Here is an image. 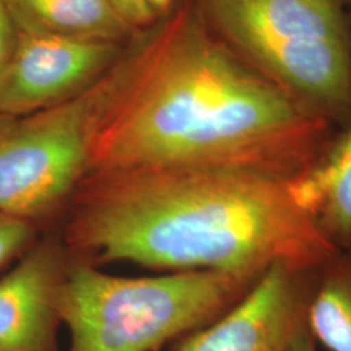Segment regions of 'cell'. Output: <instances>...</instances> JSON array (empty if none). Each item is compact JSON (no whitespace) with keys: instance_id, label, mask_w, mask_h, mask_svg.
<instances>
[{"instance_id":"6da1fadb","label":"cell","mask_w":351,"mask_h":351,"mask_svg":"<svg viewBox=\"0 0 351 351\" xmlns=\"http://www.w3.org/2000/svg\"><path fill=\"white\" fill-rule=\"evenodd\" d=\"M336 128L245 63L189 0L130 39L91 171L229 168L293 182Z\"/></svg>"},{"instance_id":"7a4b0ae2","label":"cell","mask_w":351,"mask_h":351,"mask_svg":"<svg viewBox=\"0 0 351 351\" xmlns=\"http://www.w3.org/2000/svg\"><path fill=\"white\" fill-rule=\"evenodd\" d=\"M71 259L255 281L271 265L319 268L336 250L289 182L249 171L147 165L91 171L64 208Z\"/></svg>"},{"instance_id":"3957f363","label":"cell","mask_w":351,"mask_h":351,"mask_svg":"<svg viewBox=\"0 0 351 351\" xmlns=\"http://www.w3.org/2000/svg\"><path fill=\"white\" fill-rule=\"evenodd\" d=\"M193 4L245 63L335 128L351 125V33L345 0Z\"/></svg>"},{"instance_id":"277c9868","label":"cell","mask_w":351,"mask_h":351,"mask_svg":"<svg viewBox=\"0 0 351 351\" xmlns=\"http://www.w3.org/2000/svg\"><path fill=\"white\" fill-rule=\"evenodd\" d=\"M255 281L213 271L113 276L69 259L58 297L68 351H159L224 314Z\"/></svg>"},{"instance_id":"5b68a950","label":"cell","mask_w":351,"mask_h":351,"mask_svg":"<svg viewBox=\"0 0 351 351\" xmlns=\"http://www.w3.org/2000/svg\"><path fill=\"white\" fill-rule=\"evenodd\" d=\"M119 62L91 88L37 112L0 113V213L46 229L90 172L94 139L126 65Z\"/></svg>"},{"instance_id":"8992f818","label":"cell","mask_w":351,"mask_h":351,"mask_svg":"<svg viewBox=\"0 0 351 351\" xmlns=\"http://www.w3.org/2000/svg\"><path fill=\"white\" fill-rule=\"evenodd\" d=\"M319 268L271 265L239 301L210 324L177 339L172 351H288L306 324Z\"/></svg>"},{"instance_id":"52a82bcc","label":"cell","mask_w":351,"mask_h":351,"mask_svg":"<svg viewBox=\"0 0 351 351\" xmlns=\"http://www.w3.org/2000/svg\"><path fill=\"white\" fill-rule=\"evenodd\" d=\"M16 30L0 85V113L23 116L69 101L91 88L123 56L128 43Z\"/></svg>"},{"instance_id":"ba28073f","label":"cell","mask_w":351,"mask_h":351,"mask_svg":"<svg viewBox=\"0 0 351 351\" xmlns=\"http://www.w3.org/2000/svg\"><path fill=\"white\" fill-rule=\"evenodd\" d=\"M69 259L60 237L42 232L0 276V351H58V297Z\"/></svg>"},{"instance_id":"9c48e42d","label":"cell","mask_w":351,"mask_h":351,"mask_svg":"<svg viewBox=\"0 0 351 351\" xmlns=\"http://www.w3.org/2000/svg\"><path fill=\"white\" fill-rule=\"evenodd\" d=\"M323 237L351 250V125L333 136L313 167L289 184Z\"/></svg>"},{"instance_id":"30bf717a","label":"cell","mask_w":351,"mask_h":351,"mask_svg":"<svg viewBox=\"0 0 351 351\" xmlns=\"http://www.w3.org/2000/svg\"><path fill=\"white\" fill-rule=\"evenodd\" d=\"M13 25L56 37L128 43L136 34L110 0H5Z\"/></svg>"},{"instance_id":"8fae6325","label":"cell","mask_w":351,"mask_h":351,"mask_svg":"<svg viewBox=\"0 0 351 351\" xmlns=\"http://www.w3.org/2000/svg\"><path fill=\"white\" fill-rule=\"evenodd\" d=\"M306 324L328 351H351V250L337 251L315 278Z\"/></svg>"},{"instance_id":"7c38bea8","label":"cell","mask_w":351,"mask_h":351,"mask_svg":"<svg viewBox=\"0 0 351 351\" xmlns=\"http://www.w3.org/2000/svg\"><path fill=\"white\" fill-rule=\"evenodd\" d=\"M189 0H110L113 10L134 33L158 25Z\"/></svg>"},{"instance_id":"4fadbf2b","label":"cell","mask_w":351,"mask_h":351,"mask_svg":"<svg viewBox=\"0 0 351 351\" xmlns=\"http://www.w3.org/2000/svg\"><path fill=\"white\" fill-rule=\"evenodd\" d=\"M39 226L0 213V272L12 265L42 234Z\"/></svg>"},{"instance_id":"5bb4252c","label":"cell","mask_w":351,"mask_h":351,"mask_svg":"<svg viewBox=\"0 0 351 351\" xmlns=\"http://www.w3.org/2000/svg\"><path fill=\"white\" fill-rule=\"evenodd\" d=\"M16 43V30L5 0H0V85L11 63Z\"/></svg>"},{"instance_id":"9a60e30c","label":"cell","mask_w":351,"mask_h":351,"mask_svg":"<svg viewBox=\"0 0 351 351\" xmlns=\"http://www.w3.org/2000/svg\"><path fill=\"white\" fill-rule=\"evenodd\" d=\"M316 346V341L310 333L307 324H304L291 341L288 351H317Z\"/></svg>"},{"instance_id":"2e32d148","label":"cell","mask_w":351,"mask_h":351,"mask_svg":"<svg viewBox=\"0 0 351 351\" xmlns=\"http://www.w3.org/2000/svg\"><path fill=\"white\" fill-rule=\"evenodd\" d=\"M346 1V12H348V19H349V26H350L351 33V0H345Z\"/></svg>"}]
</instances>
